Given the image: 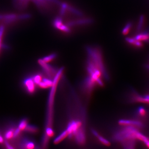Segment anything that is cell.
Instances as JSON below:
<instances>
[{"instance_id":"obj_1","label":"cell","mask_w":149,"mask_h":149,"mask_svg":"<svg viewBox=\"0 0 149 149\" xmlns=\"http://www.w3.org/2000/svg\"><path fill=\"white\" fill-rule=\"evenodd\" d=\"M67 86L65 101L67 123L65 130L68 139L74 141L77 146H84L87 142V104L83 103L84 100L69 83Z\"/></svg>"},{"instance_id":"obj_2","label":"cell","mask_w":149,"mask_h":149,"mask_svg":"<svg viewBox=\"0 0 149 149\" xmlns=\"http://www.w3.org/2000/svg\"><path fill=\"white\" fill-rule=\"evenodd\" d=\"M86 76L80 83V93L88 104L95 90L102 88L109 81L110 75L105 65L101 50L98 47L88 46L86 48Z\"/></svg>"},{"instance_id":"obj_3","label":"cell","mask_w":149,"mask_h":149,"mask_svg":"<svg viewBox=\"0 0 149 149\" xmlns=\"http://www.w3.org/2000/svg\"><path fill=\"white\" fill-rule=\"evenodd\" d=\"M92 20L84 16L83 13L66 3H63L58 15L53 21L56 29L69 33L73 27L89 24Z\"/></svg>"},{"instance_id":"obj_4","label":"cell","mask_w":149,"mask_h":149,"mask_svg":"<svg viewBox=\"0 0 149 149\" xmlns=\"http://www.w3.org/2000/svg\"><path fill=\"white\" fill-rule=\"evenodd\" d=\"M64 68L61 67L58 69L57 73L53 79V85L51 87L48 102L47 111L45 134L42 141V147L43 148H47L49 145L50 139L52 138L54 134L53 130L54 107L55 96L59 82L63 77Z\"/></svg>"},{"instance_id":"obj_5","label":"cell","mask_w":149,"mask_h":149,"mask_svg":"<svg viewBox=\"0 0 149 149\" xmlns=\"http://www.w3.org/2000/svg\"><path fill=\"white\" fill-rule=\"evenodd\" d=\"M113 133L111 139L120 143L124 148L132 149L135 146V141L139 133L137 128L130 126H120Z\"/></svg>"},{"instance_id":"obj_6","label":"cell","mask_w":149,"mask_h":149,"mask_svg":"<svg viewBox=\"0 0 149 149\" xmlns=\"http://www.w3.org/2000/svg\"><path fill=\"white\" fill-rule=\"evenodd\" d=\"M29 1L34 3L44 13L52 12L56 9L59 11L62 4L58 0H14L15 6L20 10L26 8Z\"/></svg>"},{"instance_id":"obj_7","label":"cell","mask_w":149,"mask_h":149,"mask_svg":"<svg viewBox=\"0 0 149 149\" xmlns=\"http://www.w3.org/2000/svg\"><path fill=\"white\" fill-rule=\"evenodd\" d=\"M31 17V15L29 14H0V21L3 22L6 24H10L20 20L28 19Z\"/></svg>"},{"instance_id":"obj_8","label":"cell","mask_w":149,"mask_h":149,"mask_svg":"<svg viewBox=\"0 0 149 149\" xmlns=\"http://www.w3.org/2000/svg\"><path fill=\"white\" fill-rule=\"evenodd\" d=\"M38 63L42 68L44 71L45 72L48 77L52 80H53L57 73L58 69H56L53 67L51 66V65L48 64L47 63L44 61L42 58L38 60Z\"/></svg>"},{"instance_id":"obj_9","label":"cell","mask_w":149,"mask_h":149,"mask_svg":"<svg viewBox=\"0 0 149 149\" xmlns=\"http://www.w3.org/2000/svg\"><path fill=\"white\" fill-rule=\"evenodd\" d=\"M118 124L120 126H130L137 128L143 127V124L137 120L120 119L118 121Z\"/></svg>"},{"instance_id":"obj_10","label":"cell","mask_w":149,"mask_h":149,"mask_svg":"<svg viewBox=\"0 0 149 149\" xmlns=\"http://www.w3.org/2000/svg\"><path fill=\"white\" fill-rule=\"evenodd\" d=\"M91 133H93V135H94L95 137L97 140H98L99 142L103 145L104 146H105L107 147H109L111 146V143L108 140H107L105 138H104V137L102 136L101 135H100V134L97 132V130L95 129L92 128L91 129Z\"/></svg>"},{"instance_id":"obj_11","label":"cell","mask_w":149,"mask_h":149,"mask_svg":"<svg viewBox=\"0 0 149 149\" xmlns=\"http://www.w3.org/2000/svg\"><path fill=\"white\" fill-rule=\"evenodd\" d=\"M24 84L27 91L30 93L35 92V82L32 78H27L24 81Z\"/></svg>"},{"instance_id":"obj_12","label":"cell","mask_w":149,"mask_h":149,"mask_svg":"<svg viewBox=\"0 0 149 149\" xmlns=\"http://www.w3.org/2000/svg\"><path fill=\"white\" fill-rule=\"evenodd\" d=\"M68 134L67 132L65 129L54 139V143L56 145L61 143L63 141H64L65 139L68 138Z\"/></svg>"},{"instance_id":"obj_13","label":"cell","mask_w":149,"mask_h":149,"mask_svg":"<svg viewBox=\"0 0 149 149\" xmlns=\"http://www.w3.org/2000/svg\"><path fill=\"white\" fill-rule=\"evenodd\" d=\"M134 38L141 42H148L149 41V32L140 33L136 35Z\"/></svg>"},{"instance_id":"obj_14","label":"cell","mask_w":149,"mask_h":149,"mask_svg":"<svg viewBox=\"0 0 149 149\" xmlns=\"http://www.w3.org/2000/svg\"><path fill=\"white\" fill-rule=\"evenodd\" d=\"M126 41L128 43H130L132 45L138 47H143V44L142 42L138 41L136 40L134 37H129V38H126Z\"/></svg>"},{"instance_id":"obj_15","label":"cell","mask_w":149,"mask_h":149,"mask_svg":"<svg viewBox=\"0 0 149 149\" xmlns=\"http://www.w3.org/2000/svg\"><path fill=\"white\" fill-rule=\"evenodd\" d=\"M57 55L56 54H52L49 55L43 58L42 59L46 63H49L50 62L52 61L56 57Z\"/></svg>"},{"instance_id":"obj_16","label":"cell","mask_w":149,"mask_h":149,"mask_svg":"<svg viewBox=\"0 0 149 149\" xmlns=\"http://www.w3.org/2000/svg\"><path fill=\"white\" fill-rule=\"evenodd\" d=\"M27 132L31 133H36L38 131V129L36 126L32 125H27L25 129Z\"/></svg>"},{"instance_id":"obj_17","label":"cell","mask_w":149,"mask_h":149,"mask_svg":"<svg viewBox=\"0 0 149 149\" xmlns=\"http://www.w3.org/2000/svg\"><path fill=\"white\" fill-rule=\"evenodd\" d=\"M27 125V120L26 119H23L19 123L18 128L22 131V130H25Z\"/></svg>"},{"instance_id":"obj_18","label":"cell","mask_w":149,"mask_h":149,"mask_svg":"<svg viewBox=\"0 0 149 149\" xmlns=\"http://www.w3.org/2000/svg\"><path fill=\"white\" fill-rule=\"evenodd\" d=\"M14 135V130L13 129H9L7 131L5 135V137L6 139H10L13 138Z\"/></svg>"},{"instance_id":"obj_19","label":"cell","mask_w":149,"mask_h":149,"mask_svg":"<svg viewBox=\"0 0 149 149\" xmlns=\"http://www.w3.org/2000/svg\"><path fill=\"white\" fill-rule=\"evenodd\" d=\"M32 79H33V81L35 82V84L38 85L39 83L42 81L43 79L41 75H40V74H37V75H35V76L33 77Z\"/></svg>"},{"instance_id":"obj_20","label":"cell","mask_w":149,"mask_h":149,"mask_svg":"<svg viewBox=\"0 0 149 149\" xmlns=\"http://www.w3.org/2000/svg\"><path fill=\"white\" fill-rule=\"evenodd\" d=\"M35 144L33 142H31V141H27L25 142L24 144V147L25 148L28 149H32L35 148Z\"/></svg>"},{"instance_id":"obj_21","label":"cell","mask_w":149,"mask_h":149,"mask_svg":"<svg viewBox=\"0 0 149 149\" xmlns=\"http://www.w3.org/2000/svg\"><path fill=\"white\" fill-rule=\"evenodd\" d=\"M145 18L144 16L141 17L140 19V21H139V25H138V30L139 31L141 30L142 27L143 26L144 23H145Z\"/></svg>"},{"instance_id":"obj_22","label":"cell","mask_w":149,"mask_h":149,"mask_svg":"<svg viewBox=\"0 0 149 149\" xmlns=\"http://www.w3.org/2000/svg\"><path fill=\"white\" fill-rule=\"evenodd\" d=\"M5 27L3 25H1L0 27V49L1 47L2 41L3 36V35L4 32Z\"/></svg>"},{"instance_id":"obj_23","label":"cell","mask_w":149,"mask_h":149,"mask_svg":"<svg viewBox=\"0 0 149 149\" xmlns=\"http://www.w3.org/2000/svg\"><path fill=\"white\" fill-rule=\"evenodd\" d=\"M131 27V24L130 23H128V24H126V26L123 30V33L125 35L128 34L129 33V31H130Z\"/></svg>"},{"instance_id":"obj_24","label":"cell","mask_w":149,"mask_h":149,"mask_svg":"<svg viewBox=\"0 0 149 149\" xmlns=\"http://www.w3.org/2000/svg\"><path fill=\"white\" fill-rule=\"evenodd\" d=\"M138 113L141 116H145L146 115V110L144 109L143 108L140 107L139 108V110H138Z\"/></svg>"},{"instance_id":"obj_25","label":"cell","mask_w":149,"mask_h":149,"mask_svg":"<svg viewBox=\"0 0 149 149\" xmlns=\"http://www.w3.org/2000/svg\"><path fill=\"white\" fill-rule=\"evenodd\" d=\"M21 131V130L18 128L15 129V130L14 131V138H15V137H17V136H18L19 134H20Z\"/></svg>"},{"instance_id":"obj_26","label":"cell","mask_w":149,"mask_h":149,"mask_svg":"<svg viewBox=\"0 0 149 149\" xmlns=\"http://www.w3.org/2000/svg\"><path fill=\"white\" fill-rule=\"evenodd\" d=\"M5 146L7 148L11 149H13V148L12 146H10V144L8 143V142H6L5 143Z\"/></svg>"},{"instance_id":"obj_27","label":"cell","mask_w":149,"mask_h":149,"mask_svg":"<svg viewBox=\"0 0 149 149\" xmlns=\"http://www.w3.org/2000/svg\"><path fill=\"white\" fill-rule=\"evenodd\" d=\"M3 137H2V136H1V134H0V143H3Z\"/></svg>"}]
</instances>
